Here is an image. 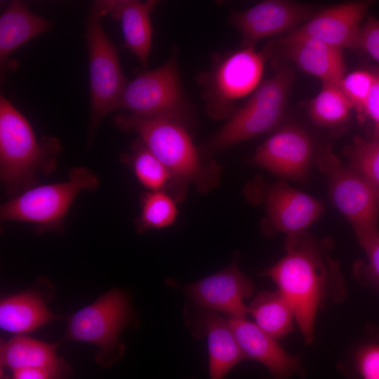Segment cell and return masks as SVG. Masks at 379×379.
Listing matches in <instances>:
<instances>
[{"label": "cell", "instance_id": "6da1fadb", "mask_svg": "<svg viewBox=\"0 0 379 379\" xmlns=\"http://www.w3.org/2000/svg\"><path fill=\"white\" fill-rule=\"evenodd\" d=\"M331 241L307 232L286 237V254L265 271L290 302L307 343L313 340L317 311L328 300L343 299L345 285L338 263L328 254Z\"/></svg>", "mask_w": 379, "mask_h": 379}, {"label": "cell", "instance_id": "7a4b0ae2", "mask_svg": "<svg viewBox=\"0 0 379 379\" xmlns=\"http://www.w3.org/2000/svg\"><path fill=\"white\" fill-rule=\"evenodd\" d=\"M112 121L121 131L136 133L185 189L192 184L199 191L206 192L218 184L220 166L203 158L185 124L171 119H145L126 112L115 114Z\"/></svg>", "mask_w": 379, "mask_h": 379}, {"label": "cell", "instance_id": "3957f363", "mask_svg": "<svg viewBox=\"0 0 379 379\" xmlns=\"http://www.w3.org/2000/svg\"><path fill=\"white\" fill-rule=\"evenodd\" d=\"M62 147L58 138L39 142L27 119L0 95V177L7 195L17 197L34 187L36 174L55 167Z\"/></svg>", "mask_w": 379, "mask_h": 379}, {"label": "cell", "instance_id": "277c9868", "mask_svg": "<svg viewBox=\"0 0 379 379\" xmlns=\"http://www.w3.org/2000/svg\"><path fill=\"white\" fill-rule=\"evenodd\" d=\"M294 78L290 65H281L272 77L260 84L202 150L215 153L273 129L284 115Z\"/></svg>", "mask_w": 379, "mask_h": 379}, {"label": "cell", "instance_id": "5b68a950", "mask_svg": "<svg viewBox=\"0 0 379 379\" xmlns=\"http://www.w3.org/2000/svg\"><path fill=\"white\" fill-rule=\"evenodd\" d=\"M265 48L254 46L216 55L211 68L198 76L206 111L216 120L228 119L237 110V102L253 93L261 83Z\"/></svg>", "mask_w": 379, "mask_h": 379}, {"label": "cell", "instance_id": "8992f818", "mask_svg": "<svg viewBox=\"0 0 379 379\" xmlns=\"http://www.w3.org/2000/svg\"><path fill=\"white\" fill-rule=\"evenodd\" d=\"M122 110L145 119H166L186 125L192 109L185 97L176 53L153 69L128 81L112 112Z\"/></svg>", "mask_w": 379, "mask_h": 379}, {"label": "cell", "instance_id": "52a82bcc", "mask_svg": "<svg viewBox=\"0 0 379 379\" xmlns=\"http://www.w3.org/2000/svg\"><path fill=\"white\" fill-rule=\"evenodd\" d=\"M98 185V178L89 169L73 167L67 181L32 187L4 204L1 220L32 223L37 234L62 233L65 218L77 194L95 190Z\"/></svg>", "mask_w": 379, "mask_h": 379}, {"label": "cell", "instance_id": "ba28073f", "mask_svg": "<svg viewBox=\"0 0 379 379\" xmlns=\"http://www.w3.org/2000/svg\"><path fill=\"white\" fill-rule=\"evenodd\" d=\"M135 323L127 293L113 288L69 317L65 338L95 345L98 349L95 363L107 368L124 354L121 332Z\"/></svg>", "mask_w": 379, "mask_h": 379}, {"label": "cell", "instance_id": "9c48e42d", "mask_svg": "<svg viewBox=\"0 0 379 379\" xmlns=\"http://www.w3.org/2000/svg\"><path fill=\"white\" fill-rule=\"evenodd\" d=\"M315 162L327 178L333 204L348 220L364 248L379 237V190L359 172L342 165L329 150L321 152Z\"/></svg>", "mask_w": 379, "mask_h": 379}, {"label": "cell", "instance_id": "30bf717a", "mask_svg": "<svg viewBox=\"0 0 379 379\" xmlns=\"http://www.w3.org/2000/svg\"><path fill=\"white\" fill-rule=\"evenodd\" d=\"M102 11L93 3L87 16L86 41L87 45L91 112L88 126L86 149L92 145L98 128L112 109L128 81L119 62V49L104 31Z\"/></svg>", "mask_w": 379, "mask_h": 379}, {"label": "cell", "instance_id": "8fae6325", "mask_svg": "<svg viewBox=\"0 0 379 379\" xmlns=\"http://www.w3.org/2000/svg\"><path fill=\"white\" fill-rule=\"evenodd\" d=\"M319 10L314 6L288 0L262 1L234 13L230 23L241 36L242 47L254 46L260 39L294 31Z\"/></svg>", "mask_w": 379, "mask_h": 379}, {"label": "cell", "instance_id": "7c38bea8", "mask_svg": "<svg viewBox=\"0 0 379 379\" xmlns=\"http://www.w3.org/2000/svg\"><path fill=\"white\" fill-rule=\"evenodd\" d=\"M313 150L309 133L299 126L288 125L257 148L253 161L283 179L302 182L308 178Z\"/></svg>", "mask_w": 379, "mask_h": 379}, {"label": "cell", "instance_id": "4fadbf2b", "mask_svg": "<svg viewBox=\"0 0 379 379\" xmlns=\"http://www.w3.org/2000/svg\"><path fill=\"white\" fill-rule=\"evenodd\" d=\"M197 307L220 312L230 317L244 318L247 307L244 299L252 295L254 286L236 262L189 285H179Z\"/></svg>", "mask_w": 379, "mask_h": 379}, {"label": "cell", "instance_id": "5bb4252c", "mask_svg": "<svg viewBox=\"0 0 379 379\" xmlns=\"http://www.w3.org/2000/svg\"><path fill=\"white\" fill-rule=\"evenodd\" d=\"M372 4V1H352L320 9L286 35L315 39L341 49H357L363 19Z\"/></svg>", "mask_w": 379, "mask_h": 379}, {"label": "cell", "instance_id": "9a60e30c", "mask_svg": "<svg viewBox=\"0 0 379 379\" xmlns=\"http://www.w3.org/2000/svg\"><path fill=\"white\" fill-rule=\"evenodd\" d=\"M195 308V311L187 310L185 313L188 326L194 337H207L210 379H224L233 367L246 358L229 318L211 310Z\"/></svg>", "mask_w": 379, "mask_h": 379}, {"label": "cell", "instance_id": "2e32d148", "mask_svg": "<svg viewBox=\"0 0 379 379\" xmlns=\"http://www.w3.org/2000/svg\"><path fill=\"white\" fill-rule=\"evenodd\" d=\"M265 206L270 225L287 236L306 232L325 210L321 201L284 181L269 187Z\"/></svg>", "mask_w": 379, "mask_h": 379}, {"label": "cell", "instance_id": "e0dca14e", "mask_svg": "<svg viewBox=\"0 0 379 379\" xmlns=\"http://www.w3.org/2000/svg\"><path fill=\"white\" fill-rule=\"evenodd\" d=\"M229 322L246 359L263 364L270 375L267 379H291L303 371L300 359L288 354L255 324L236 317H229Z\"/></svg>", "mask_w": 379, "mask_h": 379}, {"label": "cell", "instance_id": "ac0fdd59", "mask_svg": "<svg viewBox=\"0 0 379 379\" xmlns=\"http://www.w3.org/2000/svg\"><path fill=\"white\" fill-rule=\"evenodd\" d=\"M278 47L301 70L319 79L322 84L338 85L345 74L343 49L321 41L286 35Z\"/></svg>", "mask_w": 379, "mask_h": 379}, {"label": "cell", "instance_id": "d6986e66", "mask_svg": "<svg viewBox=\"0 0 379 379\" xmlns=\"http://www.w3.org/2000/svg\"><path fill=\"white\" fill-rule=\"evenodd\" d=\"M95 4L104 15L119 21L124 35V46L147 68L152 46V29L150 13L157 1L100 0Z\"/></svg>", "mask_w": 379, "mask_h": 379}, {"label": "cell", "instance_id": "ffe728a7", "mask_svg": "<svg viewBox=\"0 0 379 379\" xmlns=\"http://www.w3.org/2000/svg\"><path fill=\"white\" fill-rule=\"evenodd\" d=\"M53 22L32 13L20 1H12L0 16L1 81L18 64L10 60L14 51L41 34L49 31Z\"/></svg>", "mask_w": 379, "mask_h": 379}, {"label": "cell", "instance_id": "44dd1931", "mask_svg": "<svg viewBox=\"0 0 379 379\" xmlns=\"http://www.w3.org/2000/svg\"><path fill=\"white\" fill-rule=\"evenodd\" d=\"M48 281L41 278L37 287L4 298L0 303L1 328L16 335L32 332L60 315L52 313L46 305L44 286Z\"/></svg>", "mask_w": 379, "mask_h": 379}, {"label": "cell", "instance_id": "7402d4cb", "mask_svg": "<svg viewBox=\"0 0 379 379\" xmlns=\"http://www.w3.org/2000/svg\"><path fill=\"white\" fill-rule=\"evenodd\" d=\"M121 161L131 166L139 182L149 191L165 192L175 201L183 199L186 189L140 138L131 144L130 151L121 154Z\"/></svg>", "mask_w": 379, "mask_h": 379}, {"label": "cell", "instance_id": "603a6c76", "mask_svg": "<svg viewBox=\"0 0 379 379\" xmlns=\"http://www.w3.org/2000/svg\"><path fill=\"white\" fill-rule=\"evenodd\" d=\"M58 345L16 335L1 345V365L11 371L62 366L66 361L57 355Z\"/></svg>", "mask_w": 379, "mask_h": 379}, {"label": "cell", "instance_id": "cb8c5ba5", "mask_svg": "<svg viewBox=\"0 0 379 379\" xmlns=\"http://www.w3.org/2000/svg\"><path fill=\"white\" fill-rule=\"evenodd\" d=\"M247 312L262 331L275 339L283 338L293 329V308L279 290L259 293L247 307Z\"/></svg>", "mask_w": 379, "mask_h": 379}, {"label": "cell", "instance_id": "d4e9b609", "mask_svg": "<svg viewBox=\"0 0 379 379\" xmlns=\"http://www.w3.org/2000/svg\"><path fill=\"white\" fill-rule=\"evenodd\" d=\"M352 106L337 84H322L309 105V114L319 127L336 128L347 120Z\"/></svg>", "mask_w": 379, "mask_h": 379}, {"label": "cell", "instance_id": "484cf974", "mask_svg": "<svg viewBox=\"0 0 379 379\" xmlns=\"http://www.w3.org/2000/svg\"><path fill=\"white\" fill-rule=\"evenodd\" d=\"M178 215L175 199L165 192L144 193L141 198V211L135 220L137 232L161 229L173 223Z\"/></svg>", "mask_w": 379, "mask_h": 379}, {"label": "cell", "instance_id": "4316f807", "mask_svg": "<svg viewBox=\"0 0 379 379\" xmlns=\"http://www.w3.org/2000/svg\"><path fill=\"white\" fill-rule=\"evenodd\" d=\"M350 167L366 177L379 190V141L361 136L346 149Z\"/></svg>", "mask_w": 379, "mask_h": 379}, {"label": "cell", "instance_id": "83f0119b", "mask_svg": "<svg viewBox=\"0 0 379 379\" xmlns=\"http://www.w3.org/2000/svg\"><path fill=\"white\" fill-rule=\"evenodd\" d=\"M374 80L375 72L359 69L345 74L338 86L352 108L364 113Z\"/></svg>", "mask_w": 379, "mask_h": 379}, {"label": "cell", "instance_id": "f1b7e54d", "mask_svg": "<svg viewBox=\"0 0 379 379\" xmlns=\"http://www.w3.org/2000/svg\"><path fill=\"white\" fill-rule=\"evenodd\" d=\"M354 369L360 379H379V343H367L357 350Z\"/></svg>", "mask_w": 379, "mask_h": 379}, {"label": "cell", "instance_id": "f546056e", "mask_svg": "<svg viewBox=\"0 0 379 379\" xmlns=\"http://www.w3.org/2000/svg\"><path fill=\"white\" fill-rule=\"evenodd\" d=\"M366 254V262L354 265V273L359 281L379 291V237L363 248Z\"/></svg>", "mask_w": 379, "mask_h": 379}, {"label": "cell", "instance_id": "4dcf8cb0", "mask_svg": "<svg viewBox=\"0 0 379 379\" xmlns=\"http://www.w3.org/2000/svg\"><path fill=\"white\" fill-rule=\"evenodd\" d=\"M358 48L368 53L379 62V20L375 17L368 16L362 24Z\"/></svg>", "mask_w": 379, "mask_h": 379}, {"label": "cell", "instance_id": "1f68e13d", "mask_svg": "<svg viewBox=\"0 0 379 379\" xmlns=\"http://www.w3.org/2000/svg\"><path fill=\"white\" fill-rule=\"evenodd\" d=\"M71 368L68 364L53 368H25L11 371V379H68Z\"/></svg>", "mask_w": 379, "mask_h": 379}, {"label": "cell", "instance_id": "d6a6232c", "mask_svg": "<svg viewBox=\"0 0 379 379\" xmlns=\"http://www.w3.org/2000/svg\"><path fill=\"white\" fill-rule=\"evenodd\" d=\"M379 128V71L375 72V80L364 112Z\"/></svg>", "mask_w": 379, "mask_h": 379}, {"label": "cell", "instance_id": "836d02e7", "mask_svg": "<svg viewBox=\"0 0 379 379\" xmlns=\"http://www.w3.org/2000/svg\"><path fill=\"white\" fill-rule=\"evenodd\" d=\"M373 140L379 141V128L374 129V139Z\"/></svg>", "mask_w": 379, "mask_h": 379}]
</instances>
